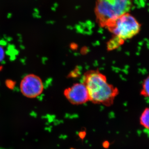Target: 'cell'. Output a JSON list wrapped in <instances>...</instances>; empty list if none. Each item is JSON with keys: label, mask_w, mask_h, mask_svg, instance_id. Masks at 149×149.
I'll use <instances>...</instances> for the list:
<instances>
[{"label": "cell", "mask_w": 149, "mask_h": 149, "mask_svg": "<svg viewBox=\"0 0 149 149\" xmlns=\"http://www.w3.org/2000/svg\"><path fill=\"white\" fill-rule=\"evenodd\" d=\"M83 83L88 91L89 101L94 104L110 106L119 93L116 87L108 83L106 76L97 70L85 72Z\"/></svg>", "instance_id": "cell-1"}, {"label": "cell", "mask_w": 149, "mask_h": 149, "mask_svg": "<svg viewBox=\"0 0 149 149\" xmlns=\"http://www.w3.org/2000/svg\"><path fill=\"white\" fill-rule=\"evenodd\" d=\"M125 42V41L118 37L113 36L107 44V50L109 51L113 50L119 48Z\"/></svg>", "instance_id": "cell-6"}, {"label": "cell", "mask_w": 149, "mask_h": 149, "mask_svg": "<svg viewBox=\"0 0 149 149\" xmlns=\"http://www.w3.org/2000/svg\"><path fill=\"white\" fill-rule=\"evenodd\" d=\"M133 0H96L95 14L97 23L105 28L112 21L129 12Z\"/></svg>", "instance_id": "cell-2"}, {"label": "cell", "mask_w": 149, "mask_h": 149, "mask_svg": "<svg viewBox=\"0 0 149 149\" xmlns=\"http://www.w3.org/2000/svg\"><path fill=\"white\" fill-rule=\"evenodd\" d=\"M5 84L6 86L9 89H13L15 86L16 83L12 80H7L6 81Z\"/></svg>", "instance_id": "cell-9"}, {"label": "cell", "mask_w": 149, "mask_h": 149, "mask_svg": "<svg viewBox=\"0 0 149 149\" xmlns=\"http://www.w3.org/2000/svg\"><path fill=\"white\" fill-rule=\"evenodd\" d=\"M63 95L72 104H83L90 101L88 91L83 83H74L66 88L63 92Z\"/></svg>", "instance_id": "cell-5"}, {"label": "cell", "mask_w": 149, "mask_h": 149, "mask_svg": "<svg viewBox=\"0 0 149 149\" xmlns=\"http://www.w3.org/2000/svg\"><path fill=\"white\" fill-rule=\"evenodd\" d=\"M141 24L129 12L123 14L105 27L109 32L123 41L130 40L140 32Z\"/></svg>", "instance_id": "cell-3"}, {"label": "cell", "mask_w": 149, "mask_h": 149, "mask_svg": "<svg viewBox=\"0 0 149 149\" xmlns=\"http://www.w3.org/2000/svg\"><path fill=\"white\" fill-rule=\"evenodd\" d=\"M140 95L145 97L149 98V75L143 81Z\"/></svg>", "instance_id": "cell-8"}, {"label": "cell", "mask_w": 149, "mask_h": 149, "mask_svg": "<svg viewBox=\"0 0 149 149\" xmlns=\"http://www.w3.org/2000/svg\"><path fill=\"white\" fill-rule=\"evenodd\" d=\"M141 125L149 130V108H146L142 112L140 118Z\"/></svg>", "instance_id": "cell-7"}, {"label": "cell", "mask_w": 149, "mask_h": 149, "mask_svg": "<svg viewBox=\"0 0 149 149\" xmlns=\"http://www.w3.org/2000/svg\"><path fill=\"white\" fill-rule=\"evenodd\" d=\"M3 66L2 65H0V72L3 70Z\"/></svg>", "instance_id": "cell-11"}, {"label": "cell", "mask_w": 149, "mask_h": 149, "mask_svg": "<svg viewBox=\"0 0 149 149\" xmlns=\"http://www.w3.org/2000/svg\"><path fill=\"white\" fill-rule=\"evenodd\" d=\"M19 90L22 95L30 99L36 98L42 95L44 90L42 80L33 73L26 74L19 85Z\"/></svg>", "instance_id": "cell-4"}, {"label": "cell", "mask_w": 149, "mask_h": 149, "mask_svg": "<svg viewBox=\"0 0 149 149\" xmlns=\"http://www.w3.org/2000/svg\"><path fill=\"white\" fill-rule=\"evenodd\" d=\"M5 57V51L3 47L0 45V63L4 59Z\"/></svg>", "instance_id": "cell-10"}]
</instances>
